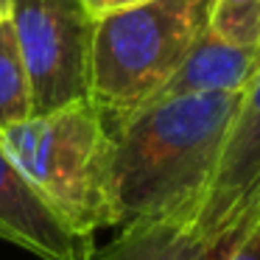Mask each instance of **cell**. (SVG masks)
I'll list each match as a JSON object with an SVG mask.
<instances>
[{
  "label": "cell",
  "mask_w": 260,
  "mask_h": 260,
  "mask_svg": "<svg viewBox=\"0 0 260 260\" xmlns=\"http://www.w3.org/2000/svg\"><path fill=\"white\" fill-rule=\"evenodd\" d=\"M0 146L53 210L81 235L115 226L109 132L92 98L0 132Z\"/></svg>",
  "instance_id": "cell-2"
},
{
  "label": "cell",
  "mask_w": 260,
  "mask_h": 260,
  "mask_svg": "<svg viewBox=\"0 0 260 260\" xmlns=\"http://www.w3.org/2000/svg\"><path fill=\"white\" fill-rule=\"evenodd\" d=\"M34 115L31 109V90L20 59L17 37L12 20L0 23V132L12 129Z\"/></svg>",
  "instance_id": "cell-9"
},
{
  "label": "cell",
  "mask_w": 260,
  "mask_h": 260,
  "mask_svg": "<svg viewBox=\"0 0 260 260\" xmlns=\"http://www.w3.org/2000/svg\"><path fill=\"white\" fill-rule=\"evenodd\" d=\"M257 64L260 48L232 45L213 28H207L190 48L179 70L171 76L168 84L151 101L179 95H204V92H243L252 81Z\"/></svg>",
  "instance_id": "cell-7"
},
{
  "label": "cell",
  "mask_w": 260,
  "mask_h": 260,
  "mask_svg": "<svg viewBox=\"0 0 260 260\" xmlns=\"http://www.w3.org/2000/svg\"><path fill=\"white\" fill-rule=\"evenodd\" d=\"M226 246H215L196 235L187 224L174 221H135L120 226V235L95 260H221Z\"/></svg>",
  "instance_id": "cell-8"
},
{
  "label": "cell",
  "mask_w": 260,
  "mask_h": 260,
  "mask_svg": "<svg viewBox=\"0 0 260 260\" xmlns=\"http://www.w3.org/2000/svg\"><path fill=\"white\" fill-rule=\"evenodd\" d=\"M84 9L92 14L95 20L107 17V14H115V12H126V9H135L140 3H148V0H81Z\"/></svg>",
  "instance_id": "cell-12"
},
{
  "label": "cell",
  "mask_w": 260,
  "mask_h": 260,
  "mask_svg": "<svg viewBox=\"0 0 260 260\" xmlns=\"http://www.w3.org/2000/svg\"><path fill=\"white\" fill-rule=\"evenodd\" d=\"M210 28L232 45L260 48V0H215Z\"/></svg>",
  "instance_id": "cell-10"
},
{
  "label": "cell",
  "mask_w": 260,
  "mask_h": 260,
  "mask_svg": "<svg viewBox=\"0 0 260 260\" xmlns=\"http://www.w3.org/2000/svg\"><path fill=\"white\" fill-rule=\"evenodd\" d=\"M221 260H260V204L254 215L243 224L238 238L226 246Z\"/></svg>",
  "instance_id": "cell-11"
},
{
  "label": "cell",
  "mask_w": 260,
  "mask_h": 260,
  "mask_svg": "<svg viewBox=\"0 0 260 260\" xmlns=\"http://www.w3.org/2000/svg\"><path fill=\"white\" fill-rule=\"evenodd\" d=\"M241 92H204L151 101L107 118L109 202L115 226L174 221L193 226Z\"/></svg>",
  "instance_id": "cell-1"
},
{
  "label": "cell",
  "mask_w": 260,
  "mask_h": 260,
  "mask_svg": "<svg viewBox=\"0 0 260 260\" xmlns=\"http://www.w3.org/2000/svg\"><path fill=\"white\" fill-rule=\"evenodd\" d=\"M0 241L40 260H95V241L68 224L0 146Z\"/></svg>",
  "instance_id": "cell-6"
},
{
  "label": "cell",
  "mask_w": 260,
  "mask_h": 260,
  "mask_svg": "<svg viewBox=\"0 0 260 260\" xmlns=\"http://www.w3.org/2000/svg\"><path fill=\"white\" fill-rule=\"evenodd\" d=\"M260 204V64L241 92L218 168L190 230L202 241L230 246Z\"/></svg>",
  "instance_id": "cell-5"
},
{
  "label": "cell",
  "mask_w": 260,
  "mask_h": 260,
  "mask_svg": "<svg viewBox=\"0 0 260 260\" xmlns=\"http://www.w3.org/2000/svg\"><path fill=\"white\" fill-rule=\"evenodd\" d=\"M215 0H148L98 20L92 101L107 118L146 107L210 28Z\"/></svg>",
  "instance_id": "cell-3"
},
{
  "label": "cell",
  "mask_w": 260,
  "mask_h": 260,
  "mask_svg": "<svg viewBox=\"0 0 260 260\" xmlns=\"http://www.w3.org/2000/svg\"><path fill=\"white\" fill-rule=\"evenodd\" d=\"M12 14V0H0V23H6Z\"/></svg>",
  "instance_id": "cell-13"
},
{
  "label": "cell",
  "mask_w": 260,
  "mask_h": 260,
  "mask_svg": "<svg viewBox=\"0 0 260 260\" xmlns=\"http://www.w3.org/2000/svg\"><path fill=\"white\" fill-rule=\"evenodd\" d=\"M12 28L34 115L92 98V45L98 20L81 0H12Z\"/></svg>",
  "instance_id": "cell-4"
}]
</instances>
